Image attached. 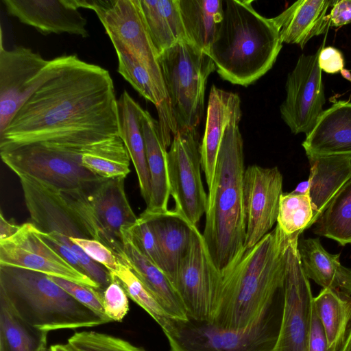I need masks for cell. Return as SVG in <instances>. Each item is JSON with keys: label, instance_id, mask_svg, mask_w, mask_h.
<instances>
[{"label": "cell", "instance_id": "cell-1", "mask_svg": "<svg viewBox=\"0 0 351 351\" xmlns=\"http://www.w3.org/2000/svg\"><path fill=\"white\" fill-rule=\"evenodd\" d=\"M53 60L47 79L0 133V151L40 143L80 153L119 135L118 99L108 71L75 54Z\"/></svg>", "mask_w": 351, "mask_h": 351}, {"label": "cell", "instance_id": "cell-2", "mask_svg": "<svg viewBox=\"0 0 351 351\" xmlns=\"http://www.w3.org/2000/svg\"><path fill=\"white\" fill-rule=\"evenodd\" d=\"M288 238L276 224L220 271L210 322L224 329L243 330L273 309L277 295L283 292Z\"/></svg>", "mask_w": 351, "mask_h": 351}, {"label": "cell", "instance_id": "cell-3", "mask_svg": "<svg viewBox=\"0 0 351 351\" xmlns=\"http://www.w3.org/2000/svg\"><path fill=\"white\" fill-rule=\"evenodd\" d=\"M241 117L227 126L221 142L215 175L208 188L202 237L219 271L244 248L246 221L243 196L245 173Z\"/></svg>", "mask_w": 351, "mask_h": 351}, {"label": "cell", "instance_id": "cell-4", "mask_svg": "<svg viewBox=\"0 0 351 351\" xmlns=\"http://www.w3.org/2000/svg\"><path fill=\"white\" fill-rule=\"evenodd\" d=\"M252 2L224 1L223 19L208 53L223 80L243 86L272 68L283 43L272 19L257 12Z\"/></svg>", "mask_w": 351, "mask_h": 351}, {"label": "cell", "instance_id": "cell-5", "mask_svg": "<svg viewBox=\"0 0 351 351\" xmlns=\"http://www.w3.org/2000/svg\"><path fill=\"white\" fill-rule=\"evenodd\" d=\"M0 296L21 319L43 331L111 322L74 299L49 276L36 271L0 265Z\"/></svg>", "mask_w": 351, "mask_h": 351}, {"label": "cell", "instance_id": "cell-6", "mask_svg": "<svg viewBox=\"0 0 351 351\" xmlns=\"http://www.w3.org/2000/svg\"><path fill=\"white\" fill-rule=\"evenodd\" d=\"M126 178H98L78 188L60 191L73 215L92 239L124 256V235L135 224L125 190Z\"/></svg>", "mask_w": 351, "mask_h": 351}, {"label": "cell", "instance_id": "cell-7", "mask_svg": "<svg viewBox=\"0 0 351 351\" xmlns=\"http://www.w3.org/2000/svg\"><path fill=\"white\" fill-rule=\"evenodd\" d=\"M158 60L178 131L197 129L204 114L207 80L216 70L213 60L182 40L161 53Z\"/></svg>", "mask_w": 351, "mask_h": 351}, {"label": "cell", "instance_id": "cell-8", "mask_svg": "<svg viewBox=\"0 0 351 351\" xmlns=\"http://www.w3.org/2000/svg\"><path fill=\"white\" fill-rule=\"evenodd\" d=\"M271 309L243 330L224 329L206 321L170 317L161 328L170 351H272L281 319Z\"/></svg>", "mask_w": 351, "mask_h": 351}, {"label": "cell", "instance_id": "cell-9", "mask_svg": "<svg viewBox=\"0 0 351 351\" xmlns=\"http://www.w3.org/2000/svg\"><path fill=\"white\" fill-rule=\"evenodd\" d=\"M77 8L93 10L103 25L117 54L139 62L167 95L158 52L151 38L140 0H71Z\"/></svg>", "mask_w": 351, "mask_h": 351}, {"label": "cell", "instance_id": "cell-10", "mask_svg": "<svg viewBox=\"0 0 351 351\" xmlns=\"http://www.w3.org/2000/svg\"><path fill=\"white\" fill-rule=\"evenodd\" d=\"M2 161L18 176H29L59 191L78 188L98 178L80 164L78 152L36 143L0 151Z\"/></svg>", "mask_w": 351, "mask_h": 351}, {"label": "cell", "instance_id": "cell-11", "mask_svg": "<svg viewBox=\"0 0 351 351\" xmlns=\"http://www.w3.org/2000/svg\"><path fill=\"white\" fill-rule=\"evenodd\" d=\"M299 235L287 241L282 315L272 351H308L313 297L300 258Z\"/></svg>", "mask_w": 351, "mask_h": 351}, {"label": "cell", "instance_id": "cell-12", "mask_svg": "<svg viewBox=\"0 0 351 351\" xmlns=\"http://www.w3.org/2000/svg\"><path fill=\"white\" fill-rule=\"evenodd\" d=\"M197 129L178 130L167 151V168L173 210L196 226L206 213L207 195L201 177Z\"/></svg>", "mask_w": 351, "mask_h": 351}, {"label": "cell", "instance_id": "cell-13", "mask_svg": "<svg viewBox=\"0 0 351 351\" xmlns=\"http://www.w3.org/2000/svg\"><path fill=\"white\" fill-rule=\"evenodd\" d=\"M53 60H46L32 49L16 46L0 47V133L48 77Z\"/></svg>", "mask_w": 351, "mask_h": 351}, {"label": "cell", "instance_id": "cell-14", "mask_svg": "<svg viewBox=\"0 0 351 351\" xmlns=\"http://www.w3.org/2000/svg\"><path fill=\"white\" fill-rule=\"evenodd\" d=\"M320 47L313 54H302L288 74L286 97L280 107V115L294 134H308L324 111V86L318 64Z\"/></svg>", "mask_w": 351, "mask_h": 351}, {"label": "cell", "instance_id": "cell-15", "mask_svg": "<svg viewBox=\"0 0 351 351\" xmlns=\"http://www.w3.org/2000/svg\"><path fill=\"white\" fill-rule=\"evenodd\" d=\"M219 277L220 271L213 264L202 234L196 227L174 282L188 318L210 321Z\"/></svg>", "mask_w": 351, "mask_h": 351}, {"label": "cell", "instance_id": "cell-16", "mask_svg": "<svg viewBox=\"0 0 351 351\" xmlns=\"http://www.w3.org/2000/svg\"><path fill=\"white\" fill-rule=\"evenodd\" d=\"M0 265L41 272L101 291L95 281L78 271L48 245L32 222L22 224L15 234L0 241Z\"/></svg>", "mask_w": 351, "mask_h": 351}, {"label": "cell", "instance_id": "cell-17", "mask_svg": "<svg viewBox=\"0 0 351 351\" xmlns=\"http://www.w3.org/2000/svg\"><path fill=\"white\" fill-rule=\"evenodd\" d=\"M282 176L277 167H247L243 178V196L246 221L244 248L256 244L277 222Z\"/></svg>", "mask_w": 351, "mask_h": 351}, {"label": "cell", "instance_id": "cell-18", "mask_svg": "<svg viewBox=\"0 0 351 351\" xmlns=\"http://www.w3.org/2000/svg\"><path fill=\"white\" fill-rule=\"evenodd\" d=\"M6 11L43 34L88 36L86 19L71 0H2Z\"/></svg>", "mask_w": 351, "mask_h": 351}, {"label": "cell", "instance_id": "cell-19", "mask_svg": "<svg viewBox=\"0 0 351 351\" xmlns=\"http://www.w3.org/2000/svg\"><path fill=\"white\" fill-rule=\"evenodd\" d=\"M241 115L239 96L213 85L209 93L204 133L199 148L201 167L208 188L213 180L218 152L226 128L234 119Z\"/></svg>", "mask_w": 351, "mask_h": 351}, {"label": "cell", "instance_id": "cell-20", "mask_svg": "<svg viewBox=\"0 0 351 351\" xmlns=\"http://www.w3.org/2000/svg\"><path fill=\"white\" fill-rule=\"evenodd\" d=\"M302 145L307 158L351 157V102L335 101L324 110Z\"/></svg>", "mask_w": 351, "mask_h": 351}, {"label": "cell", "instance_id": "cell-21", "mask_svg": "<svg viewBox=\"0 0 351 351\" xmlns=\"http://www.w3.org/2000/svg\"><path fill=\"white\" fill-rule=\"evenodd\" d=\"M152 229L165 265V274L173 283L179 265L189 250L196 226L173 210L161 213L144 210L141 215Z\"/></svg>", "mask_w": 351, "mask_h": 351}, {"label": "cell", "instance_id": "cell-22", "mask_svg": "<svg viewBox=\"0 0 351 351\" xmlns=\"http://www.w3.org/2000/svg\"><path fill=\"white\" fill-rule=\"evenodd\" d=\"M123 243L124 257L117 256L118 259L131 269L170 317L187 319L186 310L173 283L138 250L131 239L130 230L125 234Z\"/></svg>", "mask_w": 351, "mask_h": 351}, {"label": "cell", "instance_id": "cell-23", "mask_svg": "<svg viewBox=\"0 0 351 351\" xmlns=\"http://www.w3.org/2000/svg\"><path fill=\"white\" fill-rule=\"evenodd\" d=\"M335 1L300 0L271 18L279 29L282 43L303 49L313 36L323 34L329 25L326 12Z\"/></svg>", "mask_w": 351, "mask_h": 351}, {"label": "cell", "instance_id": "cell-24", "mask_svg": "<svg viewBox=\"0 0 351 351\" xmlns=\"http://www.w3.org/2000/svg\"><path fill=\"white\" fill-rule=\"evenodd\" d=\"M145 110L124 90L118 99L119 136L134 167L141 194L146 205L150 201L151 182L141 120Z\"/></svg>", "mask_w": 351, "mask_h": 351}, {"label": "cell", "instance_id": "cell-25", "mask_svg": "<svg viewBox=\"0 0 351 351\" xmlns=\"http://www.w3.org/2000/svg\"><path fill=\"white\" fill-rule=\"evenodd\" d=\"M141 126L151 182L150 201L145 210L149 213L165 212L168 210L171 195L167 168V148L162 141L158 121L147 110L144 111Z\"/></svg>", "mask_w": 351, "mask_h": 351}, {"label": "cell", "instance_id": "cell-26", "mask_svg": "<svg viewBox=\"0 0 351 351\" xmlns=\"http://www.w3.org/2000/svg\"><path fill=\"white\" fill-rule=\"evenodd\" d=\"M308 159L311 165L308 181V195L313 211L312 226L335 194L351 178V157L329 156Z\"/></svg>", "mask_w": 351, "mask_h": 351}, {"label": "cell", "instance_id": "cell-27", "mask_svg": "<svg viewBox=\"0 0 351 351\" xmlns=\"http://www.w3.org/2000/svg\"><path fill=\"white\" fill-rule=\"evenodd\" d=\"M298 252L304 271L323 288L351 296V269L342 265L339 254H332L322 246L319 239L298 241Z\"/></svg>", "mask_w": 351, "mask_h": 351}, {"label": "cell", "instance_id": "cell-28", "mask_svg": "<svg viewBox=\"0 0 351 351\" xmlns=\"http://www.w3.org/2000/svg\"><path fill=\"white\" fill-rule=\"evenodd\" d=\"M187 40L208 55L223 16L224 1L179 0Z\"/></svg>", "mask_w": 351, "mask_h": 351}, {"label": "cell", "instance_id": "cell-29", "mask_svg": "<svg viewBox=\"0 0 351 351\" xmlns=\"http://www.w3.org/2000/svg\"><path fill=\"white\" fill-rule=\"evenodd\" d=\"M149 32L158 56L182 40H188L179 0H140Z\"/></svg>", "mask_w": 351, "mask_h": 351}, {"label": "cell", "instance_id": "cell-30", "mask_svg": "<svg viewBox=\"0 0 351 351\" xmlns=\"http://www.w3.org/2000/svg\"><path fill=\"white\" fill-rule=\"evenodd\" d=\"M313 306L325 330L329 347L339 351L351 322V296L323 288Z\"/></svg>", "mask_w": 351, "mask_h": 351}, {"label": "cell", "instance_id": "cell-31", "mask_svg": "<svg viewBox=\"0 0 351 351\" xmlns=\"http://www.w3.org/2000/svg\"><path fill=\"white\" fill-rule=\"evenodd\" d=\"M130 160L119 135L88 145L80 152L81 165L104 178H126L130 172Z\"/></svg>", "mask_w": 351, "mask_h": 351}, {"label": "cell", "instance_id": "cell-32", "mask_svg": "<svg viewBox=\"0 0 351 351\" xmlns=\"http://www.w3.org/2000/svg\"><path fill=\"white\" fill-rule=\"evenodd\" d=\"M47 333L21 319L0 296V351H48Z\"/></svg>", "mask_w": 351, "mask_h": 351}, {"label": "cell", "instance_id": "cell-33", "mask_svg": "<svg viewBox=\"0 0 351 351\" xmlns=\"http://www.w3.org/2000/svg\"><path fill=\"white\" fill-rule=\"evenodd\" d=\"M313 232L341 245L351 243V178L330 200L315 222Z\"/></svg>", "mask_w": 351, "mask_h": 351}, {"label": "cell", "instance_id": "cell-34", "mask_svg": "<svg viewBox=\"0 0 351 351\" xmlns=\"http://www.w3.org/2000/svg\"><path fill=\"white\" fill-rule=\"evenodd\" d=\"M313 211L308 194L282 193L280 197L277 224L289 236L300 234L311 226Z\"/></svg>", "mask_w": 351, "mask_h": 351}, {"label": "cell", "instance_id": "cell-35", "mask_svg": "<svg viewBox=\"0 0 351 351\" xmlns=\"http://www.w3.org/2000/svg\"><path fill=\"white\" fill-rule=\"evenodd\" d=\"M110 274L124 289L128 298L143 308L161 328L167 323L170 318L169 315L125 263L119 260L118 267Z\"/></svg>", "mask_w": 351, "mask_h": 351}, {"label": "cell", "instance_id": "cell-36", "mask_svg": "<svg viewBox=\"0 0 351 351\" xmlns=\"http://www.w3.org/2000/svg\"><path fill=\"white\" fill-rule=\"evenodd\" d=\"M67 343L75 351H146L121 338L89 330L75 332Z\"/></svg>", "mask_w": 351, "mask_h": 351}, {"label": "cell", "instance_id": "cell-37", "mask_svg": "<svg viewBox=\"0 0 351 351\" xmlns=\"http://www.w3.org/2000/svg\"><path fill=\"white\" fill-rule=\"evenodd\" d=\"M130 236L138 250L165 274V265L157 239L147 221L140 215L130 230Z\"/></svg>", "mask_w": 351, "mask_h": 351}, {"label": "cell", "instance_id": "cell-38", "mask_svg": "<svg viewBox=\"0 0 351 351\" xmlns=\"http://www.w3.org/2000/svg\"><path fill=\"white\" fill-rule=\"evenodd\" d=\"M49 277L80 303L101 317L112 322L104 311L102 291L61 278Z\"/></svg>", "mask_w": 351, "mask_h": 351}, {"label": "cell", "instance_id": "cell-39", "mask_svg": "<svg viewBox=\"0 0 351 351\" xmlns=\"http://www.w3.org/2000/svg\"><path fill=\"white\" fill-rule=\"evenodd\" d=\"M112 280L103 292L106 315L112 321L121 322L129 311L128 296L120 283Z\"/></svg>", "mask_w": 351, "mask_h": 351}, {"label": "cell", "instance_id": "cell-40", "mask_svg": "<svg viewBox=\"0 0 351 351\" xmlns=\"http://www.w3.org/2000/svg\"><path fill=\"white\" fill-rule=\"evenodd\" d=\"M70 241L80 247L95 262L106 267L110 273L119 266L115 254L102 243L94 239L70 237Z\"/></svg>", "mask_w": 351, "mask_h": 351}, {"label": "cell", "instance_id": "cell-41", "mask_svg": "<svg viewBox=\"0 0 351 351\" xmlns=\"http://www.w3.org/2000/svg\"><path fill=\"white\" fill-rule=\"evenodd\" d=\"M318 64L322 71L331 74L340 73L344 67L343 53L333 47L322 48L319 55Z\"/></svg>", "mask_w": 351, "mask_h": 351}, {"label": "cell", "instance_id": "cell-42", "mask_svg": "<svg viewBox=\"0 0 351 351\" xmlns=\"http://www.w3.org/2000/svg\"><path fill=\"white\" fill-rule=\"evenodd\" d=\"M308 351H332L329 347L325 330L314 306L313 307Z\"/></svg>", "mask_w": 351, "mask_h": 351}, {"label": "cell", "instance_id": "cell-43", "mask_svg": "<svg viewBox=\"0 0 351 351\" xmlns=\"http://www.w3.org/2000/svg\"><path fill=\"white\" fill-rule=\"evenodd\" d=\"M38 232L41 238L55 251H56L66 262L80 273L86 275L78 258L68 247L54 239L49 233L41 232L38 229Z\"/></svg>", "mask_w": 351, "mask_h": 351}, {"label": "cell", "instance_id": "cell-44", "mask_svg": "<svg viewBox=\"0 0 351 351\" xmlns=\"http://www.w3.org/2000/svg\"><path fill=\"white\" fill-rule=\"evenodd\" d=\"M328 15L329 25L341 27L351 23V0L335 1Z\"/></svg>", "mask_w": 351, "mask_h": 351}, {"label": "cell", "instance_id": "cell-45", "mask_svg": "<svg viewBox=\"0 0 351 351\" xmlns=\"http://www.w3.org/2000/svg\"><path fill=\"white\" fill-rule=\"evenodd\" d=\"M21 225H18L14 221L7 220L0 214V241L6 239L15 234L21 228Z\"/></svg>", "mask_w": 351, "mask_h": 351}, {"label": "cell", "instance_id": "cell-46", "mask_svg": "<svg viewBox=\"0 0 351 351\" xmlns=\"http://www.w3.org/2000/svg\"><path fill=\"white\" fill-rule=\"evenodd\" d=\"M339 351H351V322L346 338Z\"/></svg>", "mask_w": 351, "mask_h": 351}, {"label": "cell", "instance_id": "cell-47", "mask_svg": "<svg viewBox=\"0 0 351 351\" xmlns=\"http://www.w3.org/2000/svg\"><path fill=\"white\" fill-rule=\"evenodd\" d=\"M308 189L309 182L308 181H305L300 183L293 192L300 194H308Z\"/></svg>", "mask_w": 351, "mask_h": 351}, {"label": "cell", "instance_id": "cell-48", "mask_svg": "<svg viewBox=\"0 0 351 351\" xmlns=\"http://www.w3.org/2000/svg\"><path fill=\"white\" fill-rule=\"evenodd\" d=\"M49 351H75L73 348H71L68 343L66 344H55L52 345Z\"/></svg>", "mask_w": 351, "mask_h": 351}, {"label": "cell", "instance_id": "cell-49", "mask_svg": "<svg viewBox=\"0 0 351 351\" xmlns=\"http://www.w3.org/2000/svg\"><path fill=\"white\" fill-rule=\"evenodd\" d=\"M340 73L345 79L351 82V73L349 70L343 69Z\"/></svg>", "mask_w": 351, "mask_h": 351}]
</instances>
